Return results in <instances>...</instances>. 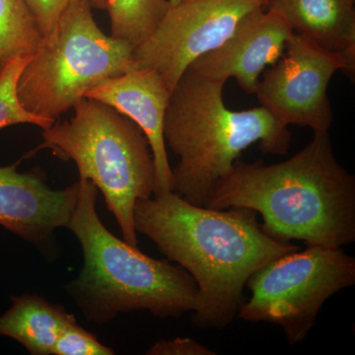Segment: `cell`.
I'll list each match as a JSON object with an SVG mask.
<instances>
[{
    "label": "cell",
    "instance_id": "6da1fadb",
    "mask_svg": "<svg viewBox=\"0 0 355 355\" xmlns=\"http://www.w3.org/2000/svg\"><path fill=\"white\" fill-rule=\"evenodd\" d=\"M256 214L244 207H198L174 191L135 203L137 233L153 240L161 253L195 279L198 296L191 322L198 328L228 327L243 304L251 275L299 249L266 234Z\"/></svg>",
    "mask_w": 355,
    "mask_h": 355
},
{
    "label": "cell",
    "instance_id": "7a4b0ae2",
    "mask_svg": "<svg viewBox=\"0 0 355 355\" xmlns=\"http://www.w3.org/2000/svg\"><path fill=\"white\" fill-rule=\"evenodd\" d=\"M207 207H244L282 242L338 248L355 241V179L336 159L329 132H315L302 150L279 164L236 160Z\"/></svg>",
    "mask_w": 355,
    "mask_h": 355
},
{
    "label": "cell",
    "instance_id": "3957f363",
    "mask_svg": "<svg viewBox=\"0 0 355 355\" xmlns=\"http://www.w3.org/2000/svg\"><path fill=\"white\" fill-rule=\"evenodd\" d=\"M224 81L187 69L170 95L165 144L179 157L172 191L207 207L217 184L243 151L258 142L263 153L286 155L291 133L265 107L232 111L223 100Z\"/></svg>",
    "mask_w": 355,
    "mask_h": 355
},
{
    "label": "cell",
    "instance_id": "277c9868",
    "mask_svg": "<svg viewBox=\"0 0 355 355\" xmlns=\"http://www.w3.org/2000/svg\"><path fill=\"white\" fill-rule=\"evenodd\" d=\"M67 228L83 248L84 266L67 291L87 321L108 323L121 313L147 310L160 319L193 312L198 291L182 266L155 260L112 234L96 210L98 188L79 180Z\"/></svg>",
    "mask_w": 355,
    "mask_h": 355
},
{
    "label": "cell",
    "instance_id": "5b68a950",
    "mask_svg": "<svg viewBox=\"0 0 355 355\" xmlns=\"http://www.w3.org/2000/svg\"><path fill=\"white\" fill-rule=\"evenodd\" d=\"M74 116L44 130L43 144L62 160L76 164L80 179L101 191L123 240L137 247L135 203L155 191V166L146 135L137 123L96 100L83 98Z\"/></svg>",
    "mask_w": 355,
    "mask_h": 355
},
{
    "label": "cell",
    "instance_id": "8992f818",
    "mask_svg": "<svg viewBox=\"0 0 355 355\" xmlns=\"http://www.w3.org/2000/svg\"><path fill=\"white\" fill-rule=\"evenodd\" d=\"M135 46L106 35L85 0L69 4L21 72L20 102L30 113L57 121L90 89L135 67Z\"/></svg>",
    "mask_w": 355,
    "mask_h": 355
},
{
    "label": "cell",
    "instance_id": "52a82bcc",
    "mask_svg": "<svg viewBox=\"0 0 355 355\" xmlns=\"http://www.w3.org/2000/svg\"><path fill=\"white\" fill-rule=\"evenodd\" d=\"M355 259L342 247L309 245L261 266L248 279L251 298L239 317L284 329L291 345L302 342L322 306L336 292L354 286Z\"/></svg>",
    "mask_w": 355,
    "mask_h": 355
},
{
    "label": "cell",
    "instance_id": "ba28073f",
    "mask_svg": "<svg viewBox=\"0 0 355 355\" xmlns=\"http://www.w3.org/2000/svg\"><path fill=\"white\" fill-rule=\"evenodd\" d=\"M266 1L187 0L170 6L148 38L135 46V67L155 71L172 92L193 62L221 46Z\"/></svg>",
    "mask_w": 355,
    "mask_h": 355
},
{
    "label": "cell",
    "instance_id": "9c48e42d",
    "mask_svg": "<svg viewBox=\"0 0 355 355\" xmlns=\"http://www.w3.org/2000/svg\"><path fill=\"white\" fill-rule=\"evenodd\" d=\"M355 51L327 50L293 33L286 53L259 81L254 94L284 125L327 132L333 123L328 86L338 70L354 73Z\"/></svg>",
    "mask_w": 355,
    "mask_h": 355
},
{
    "label": "cell",
    "instance_id": "30bf717a",
    "mask_svg": "<svg viewBox=\"0 0 355 355\" xmlns=\"http://www.w3.org/2000/svg\"><path fill=\"white\" fill-rule=\"evenodd\" d=\"M293 33L282 15L261 7L249 14L221 46L188 69L224 83L234 77L245 92L254 94L263 70L282 58Z\"/></svg>",
    "mask_w": 355,
    "mask_h": 355
},
{
    "label": "cell",
    "instance_id": "8fae6325",
    "mask_svg": "<svg viewBox=\"0 0 355 355\" xmlns=\"http://www.w3.org/2000/svg\"><path fill=\"white\" fill-rule=\"evenodd\" d=\"M18 163L0 167V225L37 247L67 227L76 209L79 182L53 190L41 174L19 173Z\"/></svg>",
    "mask_w": 355,
    "mask_h": 355
},
{
    "label": "cell",
    "instance_id": "7c38bea8",
    "mask_svg": "<svg viewBox=\"0 0 355 355\" xmlns=\"http://www.w3.org/2000/svg\"><path fill=\"white\" fill-rule=\"evenodd\" d=\"M169 89L153 70L135 67L90 89L84 98L108 105L139 125L146 135L155 166L156 193L172 191L173 173L164 139Z\"/></svg>",
    "mask_w": 355,
    "mask_h": 355
},
{
    "label": "cell",
    "instance_id": "4fadbf2b",
    "mask_svg": "<svg viewBox=\"0 0 355 355\" xmlns=\"http://www.w3.org/2000/svg\"><path fill=\"white\" fill-rule=\"evenodd\" d=\"M354 0H266L296 34L333 51H355Z\"/></svg>",
    "mask_w": 355,
    "mask_h": 355
},
{
    "label": "cell",
    "instance_id": "5bb4252c",
    "mask_svg": "<svg viewBox=\"0 0 355 355\" xmlns=\"http://www.w3.org/2000/svg\"><path fill=\"white\" fill-rule=\"evenodd\" d=\"M12 306L0 316V336L21 343L30 354H53V347L65 327L76 321L62 306L37 295L11 297Z\"/></svg>",
    "mask_w": 355,
    "mask_h": 355
},
{
    "label": "cell",
    "instance_id": "9a60e30c",
    "mask_svg": "<svg viewBox=\"0 0 355 355\" xmlns=\"http://www.w3.org/2000/svg\"><path fill=\"white\" fill-rule=\"evenodd\" d=\"M42 40L23 0H0V73L14 58L32 57Z\"/></svg>",
    "mask_w": 355,
    "mask_h": 355
},
{
    "label": "cell",
    "instance_id": "2e32d148",
    "mask_svg": "<svg viewBox=\"0 0 355 355\" xmlns=\"http://www.w3.org/2000/svg\"><path fill=\"white\" fill-rule=\"evenodd\" d=\"M170 6L168 0H107L111 35L135 48L148 38Z\"/></svg>",
    "mask_w": 355,
    "mask_h": 355
},
{
    "label": "cell",
    "instance_id": "e0dca14e",
    "mask_svg": "<svg viewBox=\"0 0 355 355\" xmlns=\"http://www.w3.org/2000/svg\"><path fill=\"white\" fill-rule=\"evenodd\" d=\"M30 58H14L0 73V130L15 125H33L44 130L55 123L30 113L18 97V80Z\"/></svg>",
    "mask_w": 355,
    "mask_h": 355
},
{
    "label": "cell",
    "instance_id": "ac0fdd59",
    "mask_svg": "<svg viewBox=\"0 0 355 355\" xmlns=\"http://www.w3.org/2000/svg\"><path fill=\"white\" fill-rule=\"evenodd\" d=\"M114 352L102 345L94 335L88 333L76 321L64 329L53 347L55 355H112Z\"/></svg>",
    "mask_w": 355,
    "mask_h": 355
},
{
    "label": "cell",
    "instance_id": "d6986e66",
    "mask_svg": "<svg viewBox=\"0 0 355 355\" xmlns=\"http://www.w3.org/2000/svg\"><path fill=\"white\" fill-rule=\"evenodd\" d=\"M78 0H23L29 9L42 35L46 36L53 29L60 15L69 4ZM92 8L106 10L107 0H85Z\"/></svg>",
    "mask_w": 355,
    "mask_h": 355
},
{
    "label": "cell",
    "instance_id": "ffe728a7",
    "mask_svg": "<svg viewBox=\"0 0 355 355\" xmlns=\"http://www.w3.org/2000/svg\"><path fill=\"white\" fill-rule=\"evenodd\" d=\"M148 355H216V352L189 338L159 340L146 352Z\"/></svg>",
    "mask_w": 355,
    "mask_h": 355
},
{
    "label": "cell",
    "instance_id": "44dd1931",
    "mask_svg": "<svg viewBox=\"0 0 355 355\" xmlns=\"http://www.w3.org/2000/svg\"><path fill=\"white\" fill-rule=\"evenodd\" d=\"M171 6H176V4L181 3V2L187 1V0H168Z\"/></svg>",
    "mask_w": 355,
    "mask_h": 355
}]
</instances>
